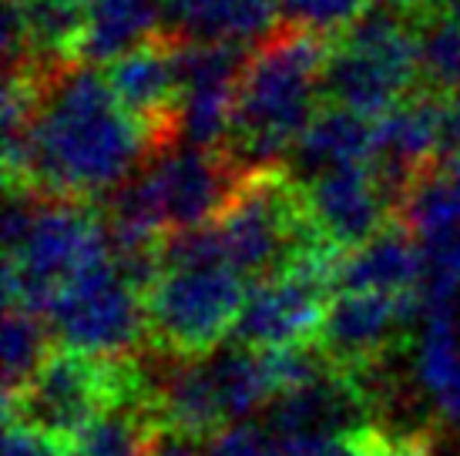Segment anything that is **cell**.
Listing matches in <instances>:
<instances>
[{
	"instance_id": "1",
	"label": "cell",
	"mask_w": 460,
	"mask_h": 456,
	"mask_svg": "<svg viewBox=\"0 0 460 456\" xmlns=\"http://www.w3.org/2000/svg\"><path fill=\"white\" fill-rule=\"evenodd\" d=\"M24 138L27 195L44 202L91 205L121 189L152 158L145 131L121 111L102 71L88 64L51 75L44 108Z\"/></svg>"
},
{
	"instance_id": "2",
	"label": "cell",
	"mask_w": 460,
	"mask_h": 456,
	"mask_svg": "<svg viewBox=\"0 0 460 456\" xmlns=\"http://www.w3.org/2000/svg\"><path fill=\"white\" fill-rule=\"evenodd\" d=\"M332 40L279 24L249 51L235 81L232 125L222 152L243 171L282 165L323 104Z\"/></svg>"
},
{
	"instance_id": "3",
	"label": "cell",
	"mask_w": 460,
	"mask_h": 456,
	"mask_svg": "<svg viewBox=\"0 0 460 456\" xmlns=\"http://www.w3.org/2000/svg\"><path fill=\"white\" fill-rule=\"evenodd\" d=\"M212 228L226 266L249 285L282 276L296 255L320 239L306 212L303 181L286 165L245 171Z\"/></svg>"
},
{
	"instance_id": "4",
	"label": "cell",
	"mask_w": 460,
	"mask_h": 456,
	"mask_svg": "<svg viewBox=\"0 0 460 456\" xmlns=\"http://www.w3.org/2000/svg\"><path fill=\"white\" fill-rule=\"evenodd\" d=\"M108 259V228L94 205L44 202L27 239L4 255V303L48 319L58 295Z\"/></svg>"
},
{
	"instance_id": "5",
	"label": "cell",
	"mask_w": 460,
	"mask_h": 456,
	"mask_svg": "<svg viewBox=\"0 0 460 456\" xmlns=\"http://www.w3.org/2000/svg\"><path fill=\"white\" fill-rule=\"evenodd\" d=\"M131 396H148L135 355L94 359L71 349H54L24 393L4 399V423H24L71 446L104 409Z\"/></svg>"
},
{
	"instance_id": "6",
	"label": "cell",
	"mask_w": 460,
	"mask_h": 456,
	"mask_svg": "<svg viewBox=\"0 0 460 456\" xmlns=\"http://www.w3.org/2000/svg\"><path fill=\"white\" fill-rule=\"evenodd\" d=\"M413 88L417 34L410 21L390 11H370L343 38L332 40L320 88L323 104H336L367 121H380Z\"/></svg>"
},
{
	"instance_id": "7",
	"label": "cell",
	"mask_w": 460,
	"mask_h": 456,
	"mask_svg": "<svg viewBox=\"0 0 460 456\" xmlns=\"http://www.w3.org/2000/svg\"><path fill=\"white\" fill-rule=\"evenodd\" d=\"M249 282L232 268L165 272L145 292V319L155 349L179 359L216 353L243 316Z\"/></svg>"
},
{
	"instance_id": "8",
	"label": "cell",
	"mask_w": 460,
	"mask_h": 456,
	"mask_svg": "<svg viewBox=\"0 0 460 456\" xmlns=\"http://www.w3.org/2000/svg\"><path fill=\"white\" fill-rule=\"evenodd\" d=\"M58 349L94 359H131L148 339L145 299L125 285L111 259L81 272L48 312Z\"/></svg>"
},
{
	"instance_id": "9",
	"label": "cell",
	"mask_w": 460,
	"mask_h": 456,
	"mask_svg": "<svg viewBox=\"0 0 460 456\" xmlns=\"http://www.w3.org/2000/svg\"><path fill=\"white\" fill-rule=\"evenodd\" d=\"M243 175L245 171L226 152L202 148H175L138 168V181L165 232L212 225Z\"/></svg>"
},
{
	"instance_id": "10",
	"label": "cell",
	"mask_w": 460,
	"mask_h": 456,
	"mask_svg": "<svg viewBox=\"0 0 460 456\" xmlns=\"http://www.w3.org/2000/svg\"><path fill=\"white\" fill-rule=\"evenodd\" d=\"M423 316L417 292L376 295V292H340L326 309L320 349L332 366L349 376H367L380 366L386 349L403 326Z\"/></svg>"
},
{
	"instance_id": "11",
	"label": "cell",
	"mask_w": 460,
	"mask_h": 456,
	"mask_svg": "<svg viewBox=\"0 0 460 456\" xmlns=\"http://www.w3.org/2000/svg\"><path fill=\"white\" fill-rule=\"evenodd\" d=\"M330 285L303 272H282L249 289L243 316L232 329V346L243 349H289L320 342L323 319L330 309Z\"/></svg>"
},
{
	"instance_id": "12",
	"label": "cell",
	"mask_w": 460,
	"mask_h": 456,
	"mask_svg": "<svg viewBox=\"0 0 460 456\" xmlns=\"http://www.w3.org/2000/svg\"><path fill=\"white\" fill-rule=\"evenodd\" d=\"M303 198L313 225L340 252H359L384 228L394 225V205L373 162L330 168L303 181Z\"/></svg>"
},
{
	"instance_id": "13",
	"label": "cell",
	"mask_w": 460,
	"mask_h": 456,
	"mask_svg": "<svg viewBox=\"0 0 460 456\" xmlns=\"http://www.w3.org/2000/svg\"><path fill=\"white\" fill-rule=\"evenodd\" d=\"M376 399L349 373L332 369L303 390L276 396L266 406V426L279 440L293 436H353L376 430Z\"/></svg>"
},
{
	"instance_id": "14",
	"label": "cell",
	"mask_w": 460,
	"mask_h": 456,
	"mask_svg": "<svg viewBox=\"0 0 460 456\" xmlns=\"http://www.w3.org/2000/svg\"><path fill=\"white\" fill-rule=\"evenodd\" d=\"M162 21L172 38L256 48L279 27V0H162Z\"/></svg>"
},
{
	"instance_id": "15",
	"label": "cell",
	"mask_w": 460,
	"mask_h": 456,
	"mask_svg": "<svg viewBox=\"0 0 460 456\" xmlns=\"http://www.w3.org/2000/svg\"><path fill=\"white\" fill-rule=\"evenodd\" d=\"M423 276V245L407 228L394 222L370 245L349 252L340 266V292H376V295H407L417 292Z\"/></svg>"
},
{
	"instance_id": "16",
	"label": "cell",
	"mask_w": 460,
	"mask_h": 456,
	"mask_svg": "<svg viewBox=\"0 0 460 456\" xmlns=\"http://www.w3.org/2000/svg\"><path fill=\"white\" fill-rule=\"evenodd\" d=\"M373 152H376L373 121L346 111V108H336V104H320V111L313 114L303 138L296 141L293 162L309 181L330 168L373 162Z\"/></svg>"
},
{
	"instance_id": "17",
	"label": "cell",
	"mask_w": 460,
	"mask_h": 456,
	"mask_svg": "<svg viewBox=\"0 0 460 456\" xmlns=\"http://www.w3.org/2000/svg\"><path fill=\"white\" fill-rule=\"evenodd\" d=\"M24 21L31 64L44 71H67L81 64V44L88 34V0H13Z\"/></svg>"
},
{
	"instance_id": "18",
	"label": "cell",
	"mask_w": 460,
	"mask_h": 456,
	"mask_svg": "<svg viewBox=\"0 0 460 456\" xmlns=\"http://www.w3.org/2000/svg\"><path fill=\"white\" fill-rule=\"evenodd\" d=\"M158 34H165L162 0H91L81 64H111Z\"/></svg>"
},
{
	"instance_id": "19",
	"label": "cell",
	"mask_w": 460,
	"mask_h": 456,
	"mask_svg": "<svg viewBox=\"0 0 460 456\" xmlns=\"http://www.w3.org/2000/svg\"><path fill=\"white\" fill-rule=\"evenodd\" d=\"M396 222L407 228L413 239L427 245L450 241L460 235V189L447 175V168L437 165L413 178L403 202L396 208Z\"/></svg>"
},
{
	"instance_id": "20",
	"label": "cell",
	"mask_w": 460,
	"mask_h": 456,
	"mask_svg": "<svg viewBox=\"0 0 460 456\" xmlns=\"http://www.w3.org/2000/svg\"><path fill=\"white\" fill-rule=\"evenodd\" d=\"M158 433L148 396H131L104 409L71 443V456H145Z\"/></svg>"
},
{
	"instance_id": "21",
	"label": "cell",
	"mask_w": 460,
	"mask_h": 456,
	"mask_svg": "<svg viewBox=\"0 0 460 456\" xmlns=\"http://www.w3.org/2000/svg\"><path fill=\"white\" fill-rule=\"evenodd\" d=\"M417 34V88L450 98L460 91V17L430 11L413 21Z\"/></svg>"
},
{
	"instance_id": "22",
	"label": "cell",
	"mask_w": 460,
	"mask_h": 456,
	"mask_svg": "<svg viewBox=\"0 0 460 456\" xmlns=\"http://www.w3.org/2000/svg\"><path fill=\"white\" fill-rule=\"evenodd\" d=\"M51 342V329L40 316L21 309L4 312V399H13L31 386L48 355L58 349Z\"/></svg>"
},
{
	"instance_id": "23",
	"label": "cell",
	"mask_w": 460,
	"mask_h": 456,
	"mask_svg": "<svg viewBox=\"0 0 460 456\" xmlns=\"http://www.w3.org/2000/svg\"><path fill=\"white\" fill-rule=\"evenodd\" d=\"M370 13V0H279V24L299 27L320 38H343Z\"/></svg>"
},
{
	"instance_id": "24",
	"label": "cell",
	"mask_w": 460,
	"mask_h": 456,
	"mask_svg": "<svg viewBox=\"0 0 460 456\" xmlns=\"http://www.w3.org/2000/svg\"><path fill=\"white\" fill-rule=\"evenodd\" d=\"M202 456H286L266 423H232L202 446Z\"/></svg>"
},
{
	"instance_id": "25",
	"label": "cell",
	"mask_w": 460,
	"mask_h": 456,
	"mask_svg": "<svg viewBox=\"0 0 460 456\" xmlns=\"http://www.w3.org/2000/svg\"><path fill=\"white\" fill-rule=\"evenodd\" d=\"M286 456H384L386 440L380 430L353 436H293L282 440Z\"/></svg>"
},
{
	"instance_id": "26",
	"label": "cell",
	"mask_w": 460,
	"mask_h": 456,
	"mask_svg": "<svg viewBox=\"0 0 460 456\" xmlns=\"http://www.w3.org/2000/svg\"><path fill=\"white\" fill-rule=\"evenodd\" d=\"M4 456H71V446L58 443L24 423H11L7 440H4Z\"/></svg>"
},
{
	"instance_id": "27",
	"label": "cell",
	"mask_w": 460,
	"mask_h": 456,
	"mask_svg": "<svg viewBox=\"0 0 460 456\" xmlns=\"http://www.w3.org/2000/svg\"><path fill=\"white\" fill-rule=\"evenodd\" d=\"M460 158V91L444 98V125H440V165Z\"/></svg>"
},
{
	"instance_id": "28",
	"label": "cell",
	"mask_w": 460,
	"mask_h": 456,
	"mask_svg": "<svg viewBox=\"0 0 460 456\" xmlns=\"http://www.w3.org/2000/svg\"><path fill=\"white\" fill-rule=\"evenodd\" d=\"M145 456H202V453H195V440H185V436L162 430Z\"/></svg>"
},
{
	"instance_id": "29",
	"label": "cell",
	"mask_w": 460,
	"mask_h": 456,
	"mask_svg": "<svg viewBox=\"0 0 460 456\" xmlns=\"http://www.w3.org/2000/svg\"><path fill=\"white\" fill-rule=\"evenodd\" d=\"M376 4H380V11L396 13V17H403L410 24L434 11V0H376Z\"/></svg>"
},
{
	"instance_id": "30",
	"label": "cell",
	"mask_w": 460,
	"mask_h": 456,
	"mask_svg": "<svg viewBox=\"0 0 460 456\" xmlns=\"http://www.w3.org/2000/svg\"><path fill=\"white\" fill-rule=\"evenodd\" d=\"M437 409L444 413V419H450L454 426H460V380L454 382L444 396H437Z\"/></svg>"
},
{
	"instance_id": "31",
	"label": "cell",
	"mask_w": 460,
	"mask_h": 456,
	"mask_svg": "<svg viewBox=\"0 0 460 456\" xmlns=\"http://www.w3.org/2000/svg\"><path fill=\"white\" fill-rule=\"evenodd\" d=\"M434 11H444V13L460 17V0H434Z\"/></svg>"
},
{
	"instance_id": "32",
	"label": "cell",
	"mask_w": 460,
	"mask_h": 456,
	"mask_svg": "<svg viewBox=\"0 0 460 456\" xmlns=\"http://www.w3.org/2000/svg\"><path fill=\"white\" fill-rule=\"evenodd\" d=\"M444 168H447V175L454 178V181H457V189H460V158H454V162H447V165H444Z\"/></svg>"
},
{
	"instance_id": "33",
	"label": "cell",
	"mask_w": 460,
	"mask_h": 456,
	"mask_svg": "<svg viewBox=\"0 0 460 456\" xmlns=\"http://www.w3.org/2000/svg\"><path fill=\"white\" fill-rule=\"evenodd\" d=\"M88 4H91V0H88Z\"/></svg>"
}]
</instances>
